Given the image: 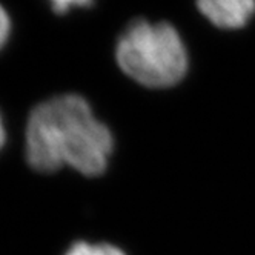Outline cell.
Returning a JSON list of instances; mask_svg holds the SVG:
<instances>
[{"label": "cell", "instance_id": "1", "mask_svg": "<svg viewBox=\"0 0 255 255\" xmlns=\"http://www.w3.org/2000/svg\"><path fill=\"white\" fill-rule=\"evenodd\" d=\"M26 160L39 172L71 166L96 177L105 172L114 149L108 126L89 103L74 94L49 99L32 109L26 125Z\"/></svg>", "mask_w": 255, "mask_h": 255}, {"label": "cell", "instance_id": "2", "mask_svg": "<svg viewBox=\"0 0 255 255\" xmlns=\"http://www.w3.org/2000/svg\"><path fill=\"white\" fill-rule=\"evenodd\" d=\"M116 59L128 77L154 89L177 85L189 65L183 39L166 22L131 23L117 42Z\"/></svg>", "mask_w": 255, "mask_h": 255}, {"label": "cell", "instance_id": "3", "mask_svg": "<svg viewBox=\"0 0 255 255\" xmlns=\"http://www.w3.org/2000/svg\"><path fill=\"white\" fill-rule=\"evenodd\" d=\"M197 6L212 25L223 29L245 26L255 12L252 0H202Z\"/></svg>", "mask_w": 255, "mask_h": 255}, {"label": "cell", "instance_id": "4", "mask_svg": "<svg viewBox=\"0 0 255 255\" xmlns=\"http://www.w3.org/2000/svg\"><path fill=\"white\" fill-rule=\"evenodd\" d=\"M66 255H126L120 248L108 243H86V242H77L74 243Z\"/></svg>", "mask_w": 255, "mask_h": 255}, {"label": "cell", "instance_id": "5", "mask_svg": "<svg viewBox=\"0 0 255 255\" xmlns=\"http://www.w3.org/2000/svg\"><path fill=\"white\" fill-rule=\"evenodd\" d=\"M9 32H11V20H9V15L5 11V8L0 5V49H2L9 37Z\"/></svg>", "mask_w": 255, "mask_h": 255}, {"label": "cell", "instance_id": "6", "mask_svg": "<svg viewBox=\"0 0 255 255\" xmlns=\"http://www.w3.org/2000/svg\"><path fill=\"white\" fill-rule=\"evenodd\" d=\"M89 2H54L52 3V9L59 12V14H65L68 12L72 6H89Z\"/></svg>", "mask_w": 255, "mask_h": 255}, {"label": "cell", "instance_id": "7", "mask_svg": "<svg viewBox=\"0 0 255 255\" xmlns=\"http://www.w3.org/2000/svg\"><path fill=\"white\" fill-rule=\"evenodd\" d=\"M5 143V128H3V122H2V117H0V149H2Z\"/></svg>", "mask_w": 255, "mask_h": 255}]
</instances>
